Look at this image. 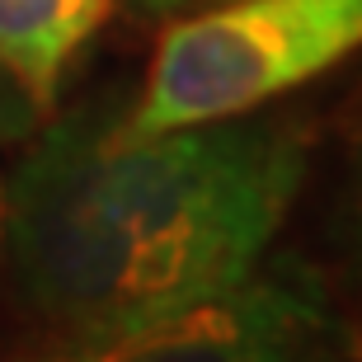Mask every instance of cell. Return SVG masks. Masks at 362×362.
<instances>
[{"label": "cell", "instance_id": "1", "mask_svg": "<svg viewBox=\"0 0 362 362\" xmlns=\"http://www.w3.org/2000/svg\"><path fill=\"white\" fill-rule=\"evenodd\" d=\"M118 113L38 127L5 175L0 245L38 320L71 344L255 278L306 184V141L282 122L127 136Z\"/></svg>", "mask_w": 362, "mask_h": 362}, {"label": "cell", "instance_id": "2", "mask_svg": "<svg viewBox=\"0 0 362 362\" xmlns=\"http://www.w3.org/2000/svg\"><path fill=\"white\" fill-rule=\"evenodd\" d=\"M362 42V0H216L160 33L146 85L118 113L127 136L250 118L334 71Z\"/></svg>", "mask_w": 362, "mask_h": 362}, {"label": "cell", "instance_id": "3", "mask_svg": "<svg viewBox=\"0 0 362 362\" xmlns=\"http://www.w3.org/2000/svg\"><path fill=\"white\" fill-rule=\"evenodd\" d=\"M320 334V287L306 273L259 269L230 292L71 344L62 362H315Z\"/></svg>", "mask_w": 362, "mask_h": 362}, {"label": "cell", "instance_id": "4", "mask_svg": "<svg viewBox=\"0 0 362 362\" xmlns=\"http://www.w3.org/2000/svg\"><path fill=\"white\" fill-rule=\"evenodd\" d=\"M108 10L113 0H0V71L42 118L57 108L76 57Z\"/></svg>", "mask_w": 362, "mask_h": 362}, {"label": "cell", "instance_id": "5", "mask_svg": "<svg viewBox=\"0 0 362 362\" xmlns=\"http://www.w3.org/2000/svg\"><path fill=\"white\" fill-rule=\"evenodd\" d=\"M42 127V113L24 99V90L0 71V141H14V136H28Z\"/></svg>", "mask_w": 362, "mask_h": 362}, {"label": "cell", "instance_id": "6", "mask_svg": "<svg viewBox=\"0 0 362 362\" xmlns=\"http://www.w3.org/2000/svg\"><path fill=\"white\" fill-rule=\"evenodd\" d=\"M132 14H146V19H170V14L188 10V5H198V0H122Z\"/></svg>", "mask_w": 362, "mask_h": 362}, {"label": "cell", "instance_id": "7", "mask_svg": "<svg viewBox=\"0 0 362 362\" xmlns=\"http://www.w3.org/2000/svg\"><path fill=\"white\" fill-rule=\"evenodd\" d=\"M0 230H5V175H0Z\"/></svg>", "mask_w": 362, "mask_h": 362}]
</instances>
